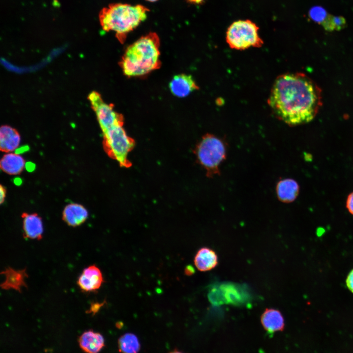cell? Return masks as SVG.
<instances>
[{"mask_svg":"<svg viewBox=\"0 0 353 353\" xmlns=\"http://www.w3.org/2000/svg\"><path fill=\"white\" fill-rule=\"evenodd\" d=\"M29 147L27 145L21 146L20 147H18L15 151V152L16 153L20 154L23 153H25L28 151L29 150Z\"/></svg>","mask_w":353,"mask_h":353,"instance_id":"obj_25","label":"cell"},{"mask_svg":"<svg viewBox=\"0 0 353 353\" xmlns=\"http://www.w3.org/2000/svg\"><path fill=\"white\" fill-rule=\"evenodd\" d=\"M194 272V270L193 267H188L185 269V273L187 275H192Z\"/></svg>","mask_w":353,"mask_h":353,"instance_id":"obj_27","label":"cell"},{"mask_svg":"<svg viewBox=\"0 0 353 353\" xmlns=\"http://www.w3.org/2000/svg\"><path fill=\"white\" fill-rule=\"evenodd\" d=\"M14 183L16 185H20L22 183V180L20 177H15L14 179Z\"/></svg>","mask_w":353,"mask_h":353,"instance_id":"obj_28","label":"cell"},{"mask_svg":"<svg viewBox=\"0 0 353 353\" xmlns=\"http://www.w3.org/2000/svg\"><path fill=\"white\" fill-rule=\"evenodd\" d=\"M22 217L24 237L29 239H41L43 233V225L41 217L35 213H23Z\"/></svg>","mask_w":353,"mask_h":353,"instance_id":"obj_9","label":"cell"},{"mask_svg":"<svg viewBox=\"0 0 353 353\" xmlns=\"http://www.w3.org/2000/svg\"><path fill=\"white\" fill-rule=\"evenodd\" d=\"M194 153L207 176L213 177L220 174V167L227 156V145L221 138L207 133L196 145Z\"/></svg>","mask_w":353,"mask_h":353,"instance_id":"obj_5","label":"cell"},{"mask_svg":"<svg viewBox=\"0 0 353 353\" xmlns=\"http://www.w3.org/2000/svg\"><path fill=\"white\" fill-rule=\"evenodd\" d=\"M35 164L30 161L25 162V168L29 172H33L35 169Z\"/></svg>","mask_w":353,"mask_h":353,"instance_id":"obj_24","label":"cell"},{"mask_svg":"<svg viewBox=\"0 0 353 353\" xmlns=\"http://www.w3.org/2000/svg\"><path fill=\"white\" fill-rule=\"evenodd\" d=\"M260 321L264 329L269 334L282 331L285 326L282 313L275 308H266L260 317Z\"/></svg>","mask_w":353,"mask_h":353,"instance_id":"obj_10","label":"cell"},{"mask_svg":"<svg viewBox=\"0 0 353 353\" xmlns=\"http://www.w3.org/2000/svg\"><path fill=\"white\" fill-rule=\"evenodd\" d=\"M204 0H187L188 2L193 4H201L204 1Z\"/></svg>","mask_w":353,"mask_h":353,"instance_id":"obj_29","label":"cell"},{"mask_svg":"<svg viewBox=\"0 0 353 353\" xmlns=\"http://www.w3.org/2000/svg\"><path fill=\"white\" fill-rule=\"evenodd\" d=\"M160 39L155 32L142 36L126 49L120 65L129 77L146 76L161 65Z\"/></svg>","mask_w":353,"mask_h":353,"instance_id":"obj_2","label":"cell"},{"mask_svg":"<svg viewBox=\"0 0 353 353\" xmlns=\"http://www.w3.org/2000/svg\"><path fill=\"white\" fill-rule=\"evenodd\" d=\"M309 17L315 22L322 24L327 17L326 10L321 7L316 6L310 9Z\"/></svg>","mask_w":353,"mask_h":353,"instance_id":"obj_21","label":"cell"},{"mask_svg":"<svg viewBox=\"0 0 353 353\" xmlns=\"http://www.w3.org/2000/svg\"><path fill=\"white\" fill-rule=\"evenodd\" d=\"M0 202L1 204L4 201L6 194V190L4 187L2 185H0Z\"/></svg>","mask_w":353,"mask_h":353,"instance_id":"obj_26","label":"cell"},{"mask_svg":"<svg viewBox=\"0 0 353 353\" xmlns=\"http://www.w3.org/2000/svg\"><path fill=\"white\" fill-rule=\"evenodd\" d=\"M276 192L279 201L285 203H290L294 201L298 197L300 186L295 180L285 178L277 183Z\"/></svg>","mask_w":353,"mask_h":353,"instance_id":"obj_14","label":"cell"},{"mask_svg":"<svg viewBox=\"0 0 353 353\" xmlns=\"http://www.w3.org/2000/svg\"><path fill=\"white\" fill-rule=\"evenodd\" d=\"M169 353H184L182 352L181 351H178L177 350H175L170 352Z\"/></svg>","mask_w":353,"mask_h":353,"instance_id":"obj_30","label":"cell"},{"mask_svg":"<svg viewBox=\"0 0 353 353\" xmlns=\"http://www.w3.org/2000/svg\"><path fill=\"white\" fill-rule=\"evenodd\" d=\"M122 118L102 130L103 146L108 155L123 168H129L131 163L128 158L135 145L134 141L124 127Z\"/></svg>","mask_w":353,"mask_h":353,"instance_id":"obj_4","label":"cell"},{"mask_svg":"<svg viewBox=\"0 0 353 353\" xmlns=\"http://www.w3.org/2000/svg\"><path fill=\"white\" fill-rule=\"evenodd\" d=\"M25 161L22 156L16 153L5 154L0 161V168L10 175L20 174L25 167Z\"/></svg>","mask_w":353,"mask_h":353,"instance_id":"obj_17","label":"cell"},{"mask_svg":"<svg viewBox=\"0 0 353 353\" xmlns=\"http://www.w3.org/2000/svg\"><path fill=\"white\" fill-rule=\"evenodd\" d=\"M146 0L150 1V2H155L158 0Z\"/></svg>","mask_w":353,"mask_h":353,"instance_id":"obj_31","label":"cell"},{"mask_svg":"<svg viewBox=\"0 0 353 353\" xmlns=\"http://www.w3.org/2000/svg\"><path fill=\"white\" fill-rule=\"evenodd\" d=\"M194 262L197 269L202 272L210 271L218 264V257L216 252L208 247H202L196 254Z\"/></svg>","mask_w":353,"mask_h":353,"instance_id":"obj_12","label":"cell"},{"mask_svg":"<svg viewBox=\"0 0 353 353\" xmlns=\"http://www.w3.org/2000/svg\"><path fill=\"white\" fill-rule=\"evenodd\" d=\"M259 29L256 24L251 20L235 21L227 28L226 42L231 49L236 50L260 48L264 42L259 36Z\"/></svg>","mask_w":353,"mask_h":353,"instance_id":"obj_6","label":"cell"},{"mask_svg":"<svg viewBox=\"0 0 353 353\" xmlns=\"http://www.w3.org/2000/svg\"><path fill=\"white\" fill-rule=\"evenodd\" d=\"M221 286L220 289L222 292L224 293L226 297L225 300H227V303H239L241 300L240 293L235 287L227 284H223Z\"/></svg>","mask_w":353,"mask_h":353,"instance_id":"obj_20","label":"cell"},{"mask_svg":"<svg viewBox=\"0 0 353 353\" xmlns=\"http://www.w3.org/2000/svg\"><path fill=\"white\" fill-rule=\"evenodd\" d=\"M88 217L87 209L82 205L71 203L63 212V220L70 226L75 227L83 223Z\"/></svg>","mask_w":353,"mask_h":353,"instance_id":"obj_13","label":"cell"},{"mask_svg":"<svg viewBox=\"0 0 353 353\" xmlns=\"http://www.w3.org/2000/svg\"><path fill=\"white\" fill-rule=\"evenodd\" d=\"M21 137L18 132L9 126H2L0 130V145L1 151L10 152L19 146Z\"/></svg>","mask_w":353,"mask_h":353,"instance_id":"obj_16","label":"cell"},{"mask_svg":"<svg viewBox=\"0 0 353 353\" xmlns=\"http://www.w3.org/2000/svg\"><path fill=\"white\" fill-rule=\"evenodd\" d=\"M78 343L86 353H99L104 346V339L100 333L88 330L79 337Z\"/></svg>","mask_w":353,"mask_h":353,"instance_id":"obj_11","label":"cell"},{"mask_svg":"<svg viewBox=\"0 0 353 353\" xmlns=\"http://www.w3.org/2000/svg\"><path fill=\"white\" fill-rule=\"evenodd\" d=\"M149 9L141 4L114 3L103 7L99 14L100 24L105 31H114L123 43L126 36L147 17Z\"/></svg>","mask_w":353,"mask_h":353,"instance_id":"obj_3","label":"cell"},{"mask_svg":"<svg viewBox=\"0 0 353 353\" xmlns=\"http://www.w3.org/2000/svg\"><path fill=\"white\" fill-rule=\"evenodd\" d=\"M169 87L172 94L178 98L186 97L199 89L193 77L185 74L174 76L170 81Z\"/></svg>","mask_w":353,"mask_h":353,"instance_id":"obj_8","label":"cell"},{"mask_svg":"<svg viewBox=\"0 0 353 353\" xmlns=\"http://www.w3.org/2000/svg\"><path fill=\"white\" fill-rule=\"evenodd\" d=\"M268 103L280 120L291 126L312 121L322 106V91L303 73H286L276 79Z\"/></svg>","mask_w":353,"mask_h":353,"instance_id":"obj_1","label":"cell"},{"mask_svg":"<svg viewBox=\"0 0 353 353\" xmlns=\"http://www.w3.org/2000/svg\"><path fill=\"white\" fill-rule=\"evenodd\" d=\"M346 284L348 289L353 294V269L347 277Z\"/></svg>","mask_w":353,"mask_h":353,"instance_id":"obj_23","label":"cell"},{"mask_svg":"<svg viewBox=\"0 0 353 353\" xmlns=\"http://www.w3.org/2000/svg\"><path fill=\"white\" fill-rule=\"evenodd\" d=\"M140 346L138 337L133 333H125L118 339V347L120 353H138Z\"/></svg>","mask_w":353,"mask_h":353,"instance_id":"obj_18","label":"cell"},{"mask_svg":"<svg viewBox=\"0 0 353 353\" xmlns=\"http://www.w3.org/2000/svg\"><path fill=\"white\" fill-rule=\"evenodd\" d=\"M103 282L100 269L95 265L85 268L78 277L77 283L83 291L90 292L99 289Z\"/></svg>","mask_w":353,"mask_h":353,"instance_id":"obj_7","label":"cell"},{"mask_svg":"<svg viewBox=\"0 0 353 353\" xmlns=\"http://www.w3.org/2000/svg\"><path fill=\"white\" fill-rule=\"evenodd\" d=\"M321 25L328 31L340 30L345 27L346 20L341 16L328 15Z\"/></svg>","mask_w":353,"mask_h":353,"instance_id":"obj_19","label":"cell"},{"mask_svg":"<svg viewBox=\"0 0 353 353\" xmlns=\"http://www.w3.org/2000/svg\"><path fill=\"white\" fill-rule=\"evenodd\" d=\"M1 274L5 277V280L0 285L3 289H13L20 292L22 287H26L25 279L27 277V275L25 269L15 270L9 267Z\"/></svg>","mask_w":353,"mask_h":353,"instance_id":"obj_15","label":"cell"},{"mask_svg":"<svg viewBox=\"0 0 353 353\" xmlns=\"http://www.w3.org/2000/svg\"><path fill=\"white\" fill-rule=\"evenodd\" d=\"M346 207L349 213L353 215V192L348 196L346 202Z\"/></svg>","mask_w":353,"mask_h":353,"instance_id":"obj_22","label":"cell"}]
</instances>
